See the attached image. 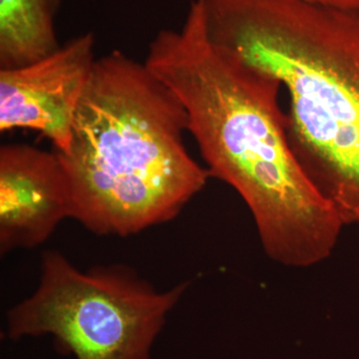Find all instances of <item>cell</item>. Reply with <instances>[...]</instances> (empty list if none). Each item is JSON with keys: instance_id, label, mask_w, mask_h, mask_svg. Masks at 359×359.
<instances>
[{"instance_id": "277c9868", "label": "cell", "mask_w": 359, "mask_h": 359, "mask_svg": "<svg viewBox=\"0 0 359 359\" xmlns=\"http://www.w3.org/2000/svg\"><path fill=\"white\" fill-rule=\"evenodd\" d=\"M160 292L124 264L76 268L55 250L42 255L39 287L6 314L11 340L50 335L76 359H152L168 316L188 290Z\"/></svg>"}, {"instance_id": "3957f363", "label": "cell", "mask_w": 359, "mask_h": 359, "mask_svg": "<svg viewBox=\"0 0 359 359\" xmlns=\"http://www.w3.org/2000/svg\"><path fill=\"white\" fill-rule=\"evenodd\" d=\"M212 43L271 73L290 146L342 223L359 224V7L202 0Z\"/></svg>"}, {"instance_id": "6da1fadb", "label": "cell", "mask_w": 359, "mask_h": 359, "mask_svg": "<svg viewBox=\"0 0 359 359\" xmlns=\"http://www.w3.org/2000/svg\"><path fill=\"white\" fill-rule=\"evenodd\" d=\"M145 65L183 105L210 177L245 201L266 256L294 269L325 261L344 223L292 151L280 80L212 43L200 0L181 29L158 32Z\"/></svg>"}, {"instance_id": "7a4b0ae2", "label": "cell", "mask_w": 359, "mask_h": 359, "mask_svg": "<svg viewBox=\"0 0 359 359\" xmlns=\"http://www.w3.org/2000/svg\"><path fill=\"white\" fill-rule=\"evenodd\" d=\"M183 105L147 65L120 51L97 59L70 147L58 153L71 219L99 236L128 237L168 223L205 188L189 154Z\"/></svg>"}, {"instance_id": "8992f818", "label": "cell", "mask_w": 359, "mask_h": 359, "mask_svg": "<svg viewBox=\"0 0 359 359\" xmlns=\"http://www.w3.org/2000/svg\"><path fill=\"white\" fill-rule=\"evenodd\" d=\"M71 217L69 184L57 152L26 144L0 148V252L32 249Z\"/></svg>"}, {"instance_id": "ba28073f", "label": "cell", "mask_w": 359, "mask_h": 359, "mask_svg": "<svg viewBox=\"0 0 359 359\" xmlns=\"http://www.w3.org/2000/svg\"><path fill=\"white\" fill-rule=\"evenodd\" d=\"M309 4L332 8L348 9L359 7V0H304Z\"/></svg>"}, {"instance_id": "52a82bcc", "label": "cell", "mask_w": 359, "mask_h": 359, "mask_svg": "<svg viewBox=\"0 0 359 359\" xmlns=\"http://www.w3.org/2000/svg\"><path fill=\"white\" fill-rule=\"evenodd\" d=\"M62 0H0V67H21L57 50Z\"/></svg>"}, {"instance_id": "5b68a950", "label": "cell", "mask_w": 359, "mask_h": 359, "mask_svg": "<svg viewBox=\"0 0 359 359\" xmlns=\"http://www.w3.org/2000/svg\"><path fill=\"white\" fill-rule=\"evenodd\" d=\"M95 37L87 32L45 57L11 69L0 68V131L30 129L70 147L75 115L97 59Z\"/></svg>"}]
</instances>
